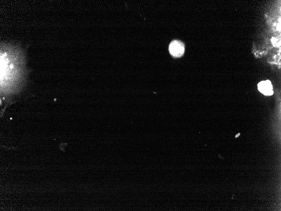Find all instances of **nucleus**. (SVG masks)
I'll return each instance as SVG.
<instances>
[{
  "label": "nucleus",
  "instance_id": "obj_1",
  "mask_svg": "<svg viewBox=\"0 0 281 211\" xmlns=\"http://www.w3.org/2000/svg\"><path fill=\"white\" fill-rule=\"evenodd\" d=\"M169 50L173 56L175 57H179L183 55L184 46L181 42L174 41L170 44Z\"/></svg>",
  "mask_w": 281,
  "mask_h": 211
},
{
  "label": "nucleus",
  "instance_id": "obj_2",
  "mask_svg": "<svg viewBox=\"0 0 281 211\" xmlns=\"http://www.w3.org/2000/svg\"><path fill=\"white\" fill-rule=\"evenodd\" d=\"M258 89L260 92L266 96H271L274 93L273 86L269 80L260 82L258 84Z\"/></svg>",
  "mask_w": 281,
  "mask_h": 211
},
{
  "label": "nucleus",
  "instance_id": "obj_3",
  "mask_svg": "<svg viewBox=\"0 0 281 211\" xmlns=\"http://www.w3.org/2000/svg\"><path fill=\"white\" fill-rule=\"evenodd\" d=\"M9 67L11 69H13V68H14V65H12V64H11V65H10Z\"/></svg>",
  "mask_w": 281,
  "mask_h": 211
},
{
  "label": "nucleus",
  "instance_id": "obj_4",
  "mask_svg": "<svg viewBox=\"0 0 281 211\" xmlns=\"http://www.w3.org/2000/svg\"><path fill=\"white\" fill-rule=\"evenodd\" d=\"M240 135V133H239V134H237V135H236V136L235 137H239V135Z\"/></svg>",
  "mask_w": 281,
  "mask_h": 211
}]
</instances>
